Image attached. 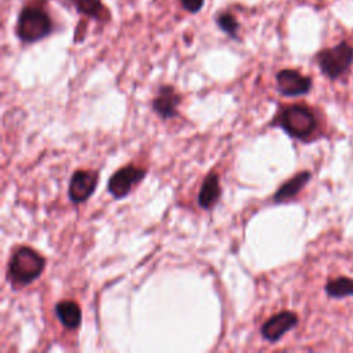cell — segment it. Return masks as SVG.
I'll return each mask as SVG.
<instances>
[{"label":"cell","mask_w":353,"mask_h":353,"mask_svg":"<svg viewBox=\"0 0 353 353\" xmlns=\"http://www.w3.org/2000/svg\"><path fill=\"white\" fill-rule=\"evenodd\" d=\"M52 32V18L41 4L32 3L21 8L17 18L15 34L22 43H37L48 37Z\"/></svg>","instance_id":"obj_1"},{"label":"cell","mask_w":353,"mask_h":353,"mask_svg":"<svg viewBox=\"0 0 353 353\" xmlns=\"http://www.w3.org/2000/svg\"><path fill=\"white\" fill-rule=\"evenodd\" d=\"M46 268V258L30 247L18 248L7 266V280L18 290L33 283L43 273Z\"/></svg>","instance_id":"obj_2"},{"label":"cell","mask_w":353,"mask_h":353,"mask_svg":"<svg viewBox=\"0 0 353 353\" xmlns=\"http://www.w3.org/2000/svg\"><path fill=\"white\" fill-rule=\"evenodd\" d=\"M273 124L280 127L291 138L301 141L312 137L317 128L314 113L302 105H290L283 108Z\"/></svg>","instance_id":"obj_3"},{"label":"cell","mask_w":353,"mask_h":353,"mask_svg":"<svg viewBox=\"0 0 353 353\" xmlns=\"http://www.w3.org/2000/svg\"><path fill=\"white\" fill-rule=\"evenodd\" d=\"M319 69L331 80L341 77L353 63V47L342 41L334 47L324 48L316 55Z\"/></svg>","instance_id":"obj_4"},{"label":"cell","mask_w":353,"mask_h":353,"mask_svg":"<svg viewBox=\"0 0 353 353\" xmlns=\"http://www.w3.org/2000/svg\"><path fill=\"white\" fill-rule=\"evenodd\" d=\"M146 170L142 167H137L134 164H127L119 168L108 181V192L114 199H124L132 188L139 183L145 175Z\"/></svg>","instance_id":"obj_5"},{"label":"cell","mask_w":353,"mask_h":353,"mask_svg":"<svg viewBox=\"0 0 353 353\" xmlns=\"http://www.w3.org/2000/svg\"><path fill=\"white\" fill-rule=\"evenodd\" d=\"M98 185V172L92 170H77L73 172L69 188L68 197L73 204H81L87 201L95 192Z\"/></svg>","instance_id":"obj_6"},{"label":"cell","mask_w":353,"mask_h":353,"mask_svg":"<svg viewBox=\"0 0 353 353\" xmlns=\"http://www.w3.org/2000/svg\"><path fill=\"white\" fill-rule=\"evenodd\" d=\"M312 79L295 69H281L276 74L277 91L284 97L305 95L312 88Z\"/></svg>","instance_id":"obj_7"},{"label":"cell","mask_w":353,"mask_h":353,"mask_svg":"<svg viewBox=\"0 0 353 353\" xmlns=\"http://www.w3.org/2000/svg\"><path fill=\"white\" fill-rule=\"evenodd\" d=\"M298 324V316L294 312L283 310L273 314L261 325V335L268 342H277L290 330Z\"/></svg>","instance_id":"obj_8"},{"label":"cell","mask_w":353,"mask_h":353,"mask_svg":"<svg viewBox=\"0 0 353 353\" xmlns=\"http://www.w3.org/2000/svg\"><path fill=\"white\" fill-rule=\"evenodd\" d=\"M181 101L182 97L172 85H160L156 97L152 101V109L160 119L168 120L176 116Z\"/></svg>","instance_id":"obj_9"},{"label":"cell","mask_w":353,"mask_h":353,"mask_svg":"<svg viewBox=\"0 0 353 353\" xmlns=\"http://www.w3.org/2000/svg\"><path fill=\"white\" fill-rule=\"evenodd\" d=\"M312 174L309 171H301L295 174L292 178L285 181L273 194V201L274 203H284L291 199H294L310 181Z\"/></svg>","instance_id":"obj_10"},{"label":"cell","mask_w":353,"mask_h":353,"mask_svg":"<svg viewBox=\"0 0 353 353\" xmlns=\"http://www.w3.org/2000/svg\"><path fill=\"white\" fill-rule=\"evenodd\" d=\"M221 197L219 176L216 172H210L201 183L197 203L203 210H211Z\"/></svg>","instance_id":"obj_11"},{"label":"cell","mask_w":353,"mask_h":353,"mask_svg":"<svg viewBox=\"0 0 353 353\" xmlns=\"http://www.w3.org/2000/svg\"><path fill=\"white\" fill-rule=\"evenodd\" d=\"M76 11L97 22H108L110 19V11L102 0H70Z\"/></svg>","instance_id":"obj_12"},{"label":"cell","mask_w":353,"mask_h":353,"mask_svg":"<svg viewBox=\"0 0 353 353\" xmlns=\"http://www.w3.org/2000/svg\"><path fill=\"white\" fill-rule=\"evenodd\" d=\"M59 323L68 330H76L81 324V309L74 301H61L55 305Z\"/></svg>","instance_id":"obj_13"},{"label":"cell","mask_w":353,"mask_h":353,"mask_svg":"<svg viewBox=\"0 0 353 353\" xmlns=\"http://www.w3.org/2000/svg\"><path fill=\"white\" fill-rule=\"evenodd\" d=\"M325 294L331 298H345V296H353V279L350 277H336L327 281L324 285Z\"/></svg>","instance_id":"obj_14"},{"label":"cell","mask_w":353,"mask_h":353,"mask_svg":"<svg viewBox=\"0 0 353 353\" xmlns=\"http://www.w3.org/2000/svg\"><path fill=\"white\" fill-rule=\"evenodd\" d=\"M215 23L226 36L233 40H239L240 23L234 14H232L230 11H221L215 15Z\"/></svg>","instance_id":"obj_15"},{"label":"cell","mask_w":353,"mask_h":353,"mask_svg":"<svg viewBox=\"0 0 353 353\" xmlns=\"http://www.w3.org/2000/svg\"><path fill=\"white\" fill-rule=\"evenodd\" d=\"M179 3L189 14H197L204 6V0H179Z\"/></svg>","instance_id":"obj_16"}]
</instances>
